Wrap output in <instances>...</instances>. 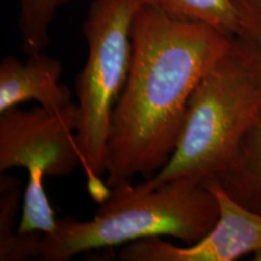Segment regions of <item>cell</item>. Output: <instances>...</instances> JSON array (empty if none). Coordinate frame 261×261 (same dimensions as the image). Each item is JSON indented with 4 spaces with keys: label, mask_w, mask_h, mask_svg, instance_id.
<instances>
[{
    "label": "cell",
    "mask_w": 261,
    "mask_h": 261,
    "mask_svg": "<svg viewBox=\"0 0 261 261\" xmlns=\"http://www.w3.org/2000/svg\"><path fill=\"white\" fill-rule=\"evenodd\" d=\"M132 62L114 110L107 184L154 177L174 151L189 99L204 75L232 50L211 25L140 5L132 28Z\"/></svg>",
    "instance_id": "obj_1"
},
{
    "label": "cell",
    "mask_w": 261,
    "mask_h": 261,
    "mask_svg": "<svg viewBox=\"0 0 261 261\" xmlns=\"http://www.w3.org/2000/svg\"><path fill=\"white\" fill-rule=\"evenodd\" d=\"M219 218V205L204 182L180 179L144 190L132 182L112 188L92 219H57L44 234L41 260L68 261L77 254L154 237L198 242Z\"/></svg>",
    "instance_id": "obj_2"
},
{
    "label": "cell",
    "mask_w": 261,
    "mask_h": 261,
    "mask_svg": "<svg viewBox=\"0 0 261 261\" xmlns=\"http://www.w3.org/2000/svg\"><path fill=\"white\" fill-rule=\"evenodd\" d=\"M260 114L261 87L230 52L192 92L171 159L137 185L150 190L180 179H217Z\"/></svg>",
    "instance_id": "obj_3"
},
{
    "label": "cell",
    "mask_w": 261,
    "mask_h": 261,
    "mask_svg": "<svg viewBox=\"0 0 261 261\" xmlns=\"http://www.w3.org/2000/svg\"><path fill=\"white\" fill-rule=\"evenodd\" d=\"M138 0H93L83 32L87 60L77 75V145L87 191L97 203L109 197L103 181L114 110L125 90L132 62V28Z\"/></svg>",
    "instance_id": "obj_4"
},
{
    "label": "cell",
    "mask_w": 261,
    "mask_h": 261,
    "mask_svg": "<svg viewBox=\"0 0 261 261\" xmlns=\"http://www.w3.org/2000/svg\"><path fill=\"white\" fill-rule=\"evenodd\" d=\"M77 127V104L58 114L40 106L0 113V173L12 168L27 171L18 233L48 234L56 228L44 180L68 177L81 166Z\"/></svg>",
    "instance_id": "obj_5"
},
{
    "label": "cell",
    "mask_w": 261,
    "mask_h": 261,
    "mask_svg": "<svg viewBox=\"0 0 261 261\" xmlns=\"http://www.w3.org/2000/svg\"><path fill=\"white\" fill-rule=\"evenodd\" d=\"M219 205V218L198 242L178 247L161 237L125 244L122 261H233L261 250V214L231 198L217 180L204 181Z\"/></svg>",
    "instance_id": "obj_6"
},
{
    "label": "cell",
    "mask_w": 261,
    "mask_h": 261,
    "mask_svg": "<svg viewBox=\"0 0 261 261\" xmlns=\"http://www.w3.org/2000/svg\"><path fill=\"white\" fill-rule=\"evenodd\" d=\"M63 63L45 51L28 55L23 62L6 56L0 63V113L29 100L51 113H63L74 107L73 93L61 84Z\"/></svg>",
    "instance_id": "obj_7"
},
{
    "label": "cell",
    "mask_w": 261,
    "mask_h": 261,
    "mask_svg": "<svg viewBox=\"0 0 261 261\" xmlns=\"http://www.w3.org/2000/svg\"><path fill=\"white\" fill-rule=\"evenodd\" d=\"M217 180L247 210L261 214V114Z\"/></svg>",
    "instance_id": "obj_8"
},
{
    "label": "cell",
    "mask_w": 261,
    "mask_h": 261,
    "mask_svg": "<svg viewBox=\"0 0 261 261\" xmlns=\"http://www.w3.org/2000/svg\"><path fill=\"white\" fill-rule=\"evenodd\" d=\"M22 182L14 175H0V261L41 260L44 234L32 232L21 234L15 230L23 198Z\"/></svg>",
    "instance_id": "obj_9"
},
{
    "label": "cell",
    "mask_w": 261,
    "mask_h": 261,
    "mask_svg": "<svg viewBox=\"0 0 261 261\" xmlns=\"http://www.w3.org/2000/svg\"><path fill=\"white\" fill-rule=\"evenodd\" d=\"M171 17L211 25L230 38L237 31L238 15L233 0H138Z\"/></svg>",
    "instance_id": "obj_10"
},
{
    "label": "cell",
    "mask_w": 261,
    "mask_h": 261,
    "mask_svg": "<svg viewBox=\"0 0 261 261\" xmlns=\"http://www.w3.org/2000/svg\"><path fill=\"white\" fill-rule=\"evenodd\" d=\"M233 3L238 25L231 38V54L261 87V0H233Z\"/></svg>",
    "instance_id": "obj_11"
},
{
    "label": "cell",
    "mask_w": 261,
    "mask_h": 261,
    "mask_svg": "<svg viewBox=\"0 0 261 261\" xmlns=\"http://www.w3.org/2000/svg\"><path fill=\"white\" fill-rule=\"evenodd\" d=\"M22 50L32 55L50 46V27L57 11L70 0H18Z\"/></svg>",
    "instance_id": "obj_12"
},
{
    "label": "cell",
    "mask_w": 261,
    "mask_h": 261,
    "mask_svg": "<svg viewBox=\"0 0 261 261\" xmlns=\"http://www.w3.org/2000/svg\"><path fill=\"white\" fill-rule=\"evenodd\" d=\"M254 260L255 261H261V250L254 254Z\"/></svg>",
    "instance_id": "obj_13"
}]
</instances>
